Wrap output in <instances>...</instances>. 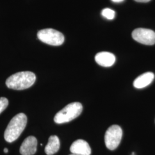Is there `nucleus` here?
Listing matches in <instances>:
<instances>
[{
	"label": "nucleus",
	"mask_w": 155,
	"mask_h": 155,
	"mask_svg": "<svg viewBox=\"0 0 155 155\" xmlns=\"http://www.w3.org/2000/svg\"><path fill=\"white\" fill-rule=\"evenodd\" d=\"M36 79V75L33 72H17L6 79V85L9 89L21 90L31 87L35 82Z\"/></svg>",
	"instance_id": "f257e3e1"
},
{
	"label": "nucleus",
	"mask_w": 155,
	"mask_h": 155,
	"mask_svg": "<svg viewBox=\"0 0 155 155\" xmlns=\"http://www.w3.org/2000/svg\"><path fill=\"white\" fill-rule=\"evenodd\" d=\"M27 123V117L24 113H19L14 117L6 129L4 139L8 143H12L18 139Z\"/></svg>",
	"instance_id": "f03ea898"
},
{
	"label": "nucleus",
	"mask_w": 155,
	"mask_h": 155,
	"mask_svg": "<svg viewBox=\"0 0 155 155\" xmlns=\"http://www.w3.org/2000/svg\"><path fill=\"white\" fill-rule=\"evenodd\" d=\"M83 110V106L79 102H72L59 111L54 117V121L61 124L70 122L79 116Z\"/></svg>",
	"instance_id": "7ed1b4c3"
},
{
	"label": "nucleus",
	"mask_w": 155,
	"mask_h": 155,
	"mask_svg": "<svg viewBox=\"0 0 155 155\" xmlns=\"http://www.w3.org/2000/svg\"><path fill=\"white\" fill-rule=\"evenodd\" d=\"M38 39L45 44L59 46L64 41V36L60 32L51 28L39 31L38 33Z\"/></svg>",
	"instance_id": "20e7f679"
},
{
	"label": "nucleus",
	"mask_w": 155,
	"mask_h": 155,
	"mask_svg": "<svg viewBox=\"0 0 155 155\" xmlns=\"http://www.w3.org/2000/svg\"><path fill=\"white\" fill-rule=\"evenodd\" d=\"M122 136V130L120 126L113 125L106 132L105 142L109 150H116L120 145Z\"/></svg>",
	"instance_id": "39448f33"
},
{
	"label": "nucleus",
	"mask_w": 155,
	"mask_h": 155,
	"mask_svg": "<svg viewBox=\"0 0 155 155\" xmlns=\"http://www.w3.org/2000/svg\"><path fill=\"white\" fill-rule=\"evenodd\" d=\"M133 39L141 44L152 45L155 44V32L149 29L137 28L132 34Z\"/></svg>",
	"instance_id": "423d86ee"
},
{
	"label": "nucleus",
	"mask_w": 155,
	"mask_h": 155,
	"mask_svg": "<svg viewBox=\"0 0 155 155\" xmlns=\"http://www.w3.org/2000/svg\"><path fill=\"white\" fill-rule=\"evenodd\" d=\"M38 141L34 136H29L24 140L20 148L22 155H33L37 150Z\"/></svg>",
	"instance_id": "0eeeda50"
},
{
	"label": "nucleus",
	"mask_w": 155,
	"mask_h": 155,
	"mask_svg": "<svg viewBox=\"0 0 155 155\" xmlns=\"http://www.w3.org/2000/svg\"><path fill=\"white\" fill-rule=\"evenodd\" d=\"M70 151L73 154L90 155L91 148L87 142L83 140H77L74 141L70 147Z\"/></svg>",
	"instance_id": "6e6552de"
},
{
	"label": "nucleus",
	"mask_w": 155,
	"mask_h": 155,
	"mask_svg": "<svg viewBox=\"0 0 155 155\" xmlns=\"http://www.w3.org/2000/svg\"><path fill=\"white\" fill-rule=\"evenodd\" d=\"M95 61L101 66H112L116 61V56L109 52H101L95 56Z\"/></svg>",
	"instance_id": "1a4fd4ad"
},
{
	"label": "nucleus",
	"mask_w": 155,
	"mask_h": 155,
	"mask_svg": "<svg viewBox=\"0 0 155 155\" xmlns=\"http://www.w3.org/2000/svg\"><path fill=\"white\" fill-rule=\"evenodd\" d=\"M155 78L154 74L151 72L144 73L137 78L134 82L133 86L136 89H143L152 82Z\"/></svg>",
	"instance_id": "9d476101"
},
{
	"label": "nucleus",
	"mask_w": 155,
	"mask_h": 155,
	"mask_svg": "<svg viewBox=\"0 0 155 155\" xmlns=\"http://www.w3.org/2000/svg\"><path fill=\"white\" fill-rule=\"evenodd\" d=\"M60 148V141L58 136H51L48 139V144L45 148V152L47 155H53Z\"/></svg>",
	"instance_id": "9b49d317"
},
{
	"label": "nucleus",
	"mask_w": 155,
	"mask_h": 155,
	"mask_svg": "<svg viewBox=\"0 0 155 155\" xmlns=\"http://www.w3.org/2000/svg\"><path fill=\"white\" fill-rule=\"evenodd\" d=\"M102 16L107 20H113L116 16V12L110 8H105L101 12Z\"/></svg>",
	"instance_id": "f8f14e48"
},
{
	"label": "nucleus",
	"mask_w": 155,
	"mask_h": 155,
	"mask_svg": "<svg viewBox=\"0 0 155 155\" xmlns=\"http://www.w3.org/2000/svg\"><path fill=\"white\" fill-rule=\"evenodd\" d=\"M9 101L7 98L5 97L0 98V114L8 106Z\"/></svg>",
	"instance_id": "ddd939ff"
},
{
	"label": "nucleus",
	"mask_w": 155,
	"mask_h": 155,
	"mask_svg": "<svg viewBox=\"0 0 155 155\" xmlns=\"http://www.w3.org/2000/svg\"><path fill=\"white\" fill-rule=\"evenodd\" d=\"M134 1H136V2H144V3H145V2H149L150 0H134Z\"/></svg>",
	"instance_id": "4468645a"
},
{
	"label": "nucleus",
	"mask_w": 155,
	"mask_h": 155,
	"mask_svg": "<svg viewBox=\"0 0 155 155\" xmlns=\"http://www.w3.org/2000/svg\"><path fill=\"white\" fill-rule=\"evenodd\" d=\"M113 2H116V3H120V2H122L124 0H111Z\"/></svg>",
	"instance_id": "2eb2a0df"
},
{
	"label": "nucleus",
	"mask_w": 155,
	"mask_h": 155,
	"mask_svg": "<svg viewBox=\"0 0 155 155\" xmlns=\"http://www.w3.org/2000/svg\"><path fill=\"white\" fill-rule=\"evenodd\" d=\"M4 152L6 153H8V150L7 148H4Z\"/></svg>",
	"instance_id": "dca6fc26"
},
{
	"label": "nucleus",
	"mask_w": 155,
	"mask_h": 155,
	"mask_svg": "<svg viewBox=\"0 0 155 155\" xmlns=\"http://www.w3.org/2000/svg\"><path fill=\"white\" fill-rule=\"evenodd\" d=\"M78 155V154H73V153H72L71 155Z\"/></svg>",
	"instance_id": "f3484780"
}]
</instances>
